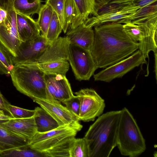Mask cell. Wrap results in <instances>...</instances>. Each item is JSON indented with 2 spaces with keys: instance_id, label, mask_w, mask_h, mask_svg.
Returning <instances> with one entry per match:
<instances>
[{
  "instance_id": "6da1fadb",
  "label": "cell",
  "mask_w": 157,
  "mask_h": 157,
  "mask_svg": "<svg viewBox=\"0 0 157 157\" xmlns=\"http://www.w3.org/2000/svg\"><path fill=\"white\" fill-rule=\"evenodd\" d=\"M93 43L90 51L97 68H105L136 52L139 43L131 39L118 22L94 27Z\"/></svg>"
},
{
  "instance_id": "7a4b0ae2",
  "label": "cell",
  "mask_w": 157,
  "mask_h": 157,
  "mask_svg": "<svg viewBox=\"0 0 157 157\" xmlns=\"http://www.w3.org/2000/svg\"><path fill=\"white\" fill-rule=\"evenodd\" d=\"M121 111L102 114L89 127L84 137L89 145V157H108L117 146Z\"/></svg>"
},
{
  "instance_id": "3957f363",
  "label": "cell",
  "mask_w": 157,
  "mask_h": 157,
  "mask_svg": "<svg viewBox=\"0 0 157 157\" xmlns=\"http://www.w3.org/2000/svg\"><path fill=\"white\" fill-rule=\"evenodd\" d=\"M78 132L73 127L64 125L45 132H37L28 142V146L45 157H70L69 145Z\"/></svg>"
},
{
  "instance_id": "277c9868",
  "label": "cell",
  "mask_w": 157,
  "mask_h": 157,
  "mask_svg": "<svg viewBox=\"0 0 157 157\" xmlns=\"http://www.w3.org/2000/svg\"><path fill=\"white\" fill-rule=\"evenodd\" d=\"M10 74L13 85L20 92L33 100L49 99L45 73L37 62L14 65Z\"/></svg>"
},
{
  "instance_id": "5b68a950",
  "label": "cell",
  "mask_w": 157,
  "mask_h": 157,
  "mask_svg": "<svg viewBox=\"0 0 157 157\" xmlns=\"http://www.w3.org/2000/svg\"><path fill=\"white\" fill-rule=\"evenodd\" d=\"M121 111L117 146L123 155L138 156L146 149L145 140L136 120L128 110L124 107Z\"/></svg>"
},
{
  "instance_id": "8992f818",
  "label": "cell",
  "mask_w": 157,
  "mask_h": 157,
  "mask_svg": "<svg viewBox=\"0 0 157 157\" xmlns=\"http://www.w3.org/2000/svg\"><path fill=\"white\" fill-rule=\"evenodd\" d=\"M68 60L79 81L89 80L97 69L90 51L74 44L69 45Z\"/></svg>"
},
{
  "instance_id": "52a82bcc",
  "label": "cell",
  "mask_w": 157,
  "mask_h": 157,
  "mask_svg": "<svg viewBox=\"0 0 157 157\" xmlns=\"http://www.w3.org/2000/svg\"><path fill=\"white\" fill-rule=\"evenodd\" d=\"M13 2L8 0L4 8L8 14L5 21L0 24V43L13 56H15L21 43L17 32L16 13L13 6Z\"/></svg>"
},
{
  "instance_id": "ba28073f",
  "label": "cell",
  "mask_w": 157,
  "mask_h": 157,
  "mask_svg": "<svg viewBox=\"0 0 157 157\" xmlns=\"http://www.w3.org/2000/svg\"><path fill=\"white\" fill-rule=\"evenodd\" d=\"M75 94L80 102L79 121H93L102 114L105 106V101L94 90L82 89Z\"/></svg>"
},
{
  "instance_id": "9c48e42d",
  "label": "cell",
  "mask_w": 157,
  "mask_h": 157,
  "mask_svg": "<svg viewBox=\"0 0 157 157\" xmlns=\"http://www.w3.org/2000/svg\"><path fill=\"white\" fill-rule=\"evenodd\" d=\"M147 63L146 59L138 50L126 58L94 75V78L96 81L109 82L115 78L122 77L135 67Z\"/></svg>"
},
{
  "instance_id": "30bf717a",
  "label": "cell",
  "mask_w": 157,
  "mask_h": 157,
  "mask_svg": "<svg viewBox=\"0 0 157 157\" xmlns=\"http://www.w3.org/2000/svg\"><path fill=\"white\" fill-rule=\"evenodd\" d=\"M33 101L39 104L57 121L59 126H68L80 131L82 128L78 118L61 102L54 99H35Z\"/></svg>"
},
{
  "instance_id": "8fae6325",
  "label": "cell",
  "mask_w": 157,
  "mask_h": 157,
  "mask_svg": "<svg viewBox=\"0 0 157 157\" xmlns=\"http://www.w3.org/2000/svg\"><path fill=\"white\" fill-rule=\"evenodd\" d=\"M48 43L46 37L41 34L32 40L22 42L16 52L12 57L14 65L37 62L46 49Z\"/></svg>"
},
{
  "instance_id": "7c38bea8",
  "label": "cell",
  "mask_w": 157,
  "mask_h": 157,
  "mask_svg": "<svg viewBox=\"0 0 157 157\" xmlns=\"http://www.w3.org/2000/svg\"><path fill=\"white\" fill-rule=\"evenodd\" d=\"M45 79L49 99L62 102L74 96L65 75L45 73Z\"/></svg>"
},
{
  "instance_id": "4fadbf2b",
  "label": "cell",
  "mask_w": 157,
  "mask_h": 157,
  "mask_svg": "<svg viewBox=\"0 0 157 157\" xmlns=\"http://www.w3.org/2000/svg\"><path fill=\"white\" fill-rule=\"evenodd\" d=\"M140 36L139 50L144 58L149 59V54L152 51L154 55L157 52V17L139 24Z\"/></svg>"
},
{
  "instance_id": "5bb4252c",
  "label": "cell",
  "mask_w": 157,
  "mask_h": 157,
  "mask_svg": "<svg viewBox=\"0 0 157 157\" xmlns=\"http://www.w3.org/2000/svg\"><path fill=\"white\" fill-rule=\"evenodd\" d=\"M74 0L76 6L77 14L70 25L71 29L76 28L91 16H96L99 9L109 0Z\"/></svg>"
},
{
  "instance_id": "9a60e30c",
  "label": "cell",
  "mask_w": 157,
  "mask_h": 157,
  "mask_svg": "<svg viewBox=\"0 0 157 157\" xmlns=\"http://www.w3.org/2000/svg\"><path fill=\"white\" fill-rule=\"evenodd\" d=\"M70 41L66 36L59 37L48 45L37 61L44 63L61 60H67Z\"/></svg>"
},
{
  "instance_id": "2e32d148",
  "label": "cell",
  "mask_w": 157,
  "mask_h": 157,
  "mask_svg": "<svg viewBox=\"0 0 157 157\" xmlns=\"http://www.w3.org/2000/svg\"><path fill=\"white\" fill-rule=\"evenodd\" d=\"M0 124L28 142L37 132L33 116L25 118H12Z\"/></svg>"
},
{
  "instance_id": "e0dca14e",
  "label": "cell",
  "mask_w": 157,
  "mask_h": 157,
  "mask_svg": "<svg viewBox=\"0 0 157 157\" xmlns=\"http://www.w3.org/2000/svg\"><path fill=\"white\" fill-rule=\"evenodd\" d=\"M139 8L134 5L129 6L118 11L91 17L83 23L92 28L106 23L118 22L130 17Z\"/></svg>"
},
{
  "instance_id": "ac0fdd59",
  "label": "cell",
  "mask_w": 157,
  "mask_h": 157,
  "mask_svg": "<svg viewBox=\"0 0 157 157\" xmlns=\"http://www.w3.org/2000/svg\"><path fill=\"white\" fill-rule=\"evenodd\" d=\"M16 24L18 35L22 42L32 40L41 34L36 22L30 16L16 13Z\"/></svg>"
},
{
  "instance_id": "d6986e66",
  "label": "cell",
  "mask_w": 157,
  "mask_h": 157,
  "mask_svg": "<svg viewBox=\"0 0 157 157\" xmlns=\"http://www.w3.org/2000/svg\"><path fill=\"white\" fill-rule=\"evenodd\" d=\"M66 36L70 43L90 51L94 40V31L92 28L88 27L82 23L75 29H70Z\"/></svg>"
},
{
  "instance_id": "ffe728a7",
  "label": "cell",
  "mask_w": 157,
  "mask_h": 157,
  "mask_svg": "<svg viewBox=\"0 0 157 157\" xmlns=\"http://www.w3.org/2000/svg\"><path fill=\"white\" fill-rule=\"evenodd\" d=\"M28 145V141L0 124V153Z\"/></svg>"
},
{
  "instance_id": "44dd1931",
  "label": "cell",
  "mask_w": 157,
  "mask_h": 157,
  "mask_svg": "<svg viewBox=\"0 0 157 157\" xmlns=\"http://www.w3.org/2000/svg\"><path fill=\"white\" fill-rule=\"evenodd\" d=\"M157 17V1L138 9L130 17L118 22L124 24L128 22L138 24Z\"/></svg>"
},
{
  "instance_id": "7402d4cb",
  "label": "cell",
  "mask_w": 157,
  "mask_h": 157,
  "mask_svg": "<svg viewBox=\"0 0 157 157\" xmlns=\"http://www.w3.org/2000/svg\"><path fill=\"white\" fill-rule=\"evenodd\" d=\"M33 116L37 132L44 133L53 130L59 125L57 121L46 111L41 107L34 109Z\"/></svg>"
},
{
  "instance_id": "603a6c76",
  "label": "cell",
  "mask_w": 157,
  "mask_h": 157,
  "mask_svg": "<svg viewBox=\"0 0 157 157\" xmlns=\"http://www.w3.org/2000/svg\"><path fill=\"white\" fill-rule=\"evenodd\" d=\"M13 6L16 13L30 16L38 14L42 5L40 0H14Z\"/></svg>"
},
{
  "instance_id": "cb8c5ba5",
  "label": "cell",
  "mask_w": 157,
  "mask_h": 157,
  "mask_svg": "<svg viewBox=\"0 0 157 157\" xmlns=\"http://www.w3.org/2000/svg\"><path fill=\"white\" fill-rule=\"evenodd\" d=\"M37 63L39 68L45 74L65 75L69 67V63L67 60L44 63L37 62Z\"/></svg>"
},
{
  "instance_id": "d4e9b609",
  "label": "cell",
  "mask_w": 157,
  "mask_h": 157,
  "mask_svg": "<svg viewBox=\"0 0 157 157\" xmlns=\"http://www.w3.org/2000/svg\"><path fill=\"white\" fill-rule=\"evenodd\" d=\"M53 12L51 6L45 3L42 5L38 13V18L36 22L41 35L46 37Z\"/></svg>"
},
{
  "instance_id": "484cf974",
  "label": "cell",
  "mask_w": 157,
  "mask_h": 157,
  "mask_svg": "<svg viewBox=\"0 0 157 157\" xmlns=\"http://www.w3.org/2000/svg\"><path fill=\"white\" fill-rule=\"evenodd\" d=\"M70 157H89V150L87 140L84 137L74 138L69 147Z\"/></svg>"
},
{
  "instance_id": "4316f807",
  "label": "cell",
  "mask_w": 157,
  "mask_h": 157,
  "mask_svg": "<svg viewBox=\"0 0 157 157\" xmlns=\"http://www.w3.org/2000/svg\"><path fill=\"white\" fill-rule=\"evenodd\" d=\"M0 157H44L41 153L33 150L28 145L3 151Z\"/></svg>"
},
{
  "instance_id": "83f0119b",
  "label": "cell",
  "mask_w": 157,
  "mask_h": 157,
  "mask_svg": "<svg viewBox=\"0 0 157 157\" xmlns=\"http://www.w3.org/2000/svg\"><path fill=\"white\" fill-rule=\"evenodd\" d=\"M134 1L109 0L99 9L96 16L121 10L126 7L134 5Z\"/></svg>"
},
{
  "instance_id": "f1b7e54d",
  "label": "cell",
  "mask_w": 157,
  "mask_h": 157,
  "mask_svg": "<svg viewBox=\"0 0 157 157\" xmlns=\"http://www.w3.org/2000/svg\"><path fill=\"white\" fill-rule=\"evenodd\" d=\"M62 30V28L58 17L53 10L46 36V38L48 44H49L57 39Z\"/></svg>"
},
{
  "instance_id": "f546056e",
  "label": "cell",
  "mask_w": 157,
  "mask_h": 157,
  "mask_svg": "<svg viewBox=\"0 0 157 157\" xmlns=\"http://www.w3.org/2000/svg\"><path fill=\"white\" fill-rule=\"evenodd\" d=\"M12 56L0 43V74H10L13 68Z\"/></svg>"
},
{
  "instance_id": "4dcf8cb0",
  "label": "cell",
  "mask_w": 157,
  "mask_h": 157,
  "mask_svg": "<svg viewBox=\"0 0 157 157\" xmlns=\"http://www.w3.org/2000/svg\"><path fill=\"white\" fill-rule=\"evenodd\" d=\"M65 0H46V3L50 5L57 14L62 30L66 33L68 28L66 26L64 15L63 9Z\"/></svg>"
},
{
  "instance_id": "1f68e13d",
  "label": "cell",
  "mask_w": 157,
  "mask_h": 157,
  "mask_svg": "<svg viewBox=\"0 0 157 157\" xmlns=\"http://www.w3.org/2000/svg\"><path fill=\"white\" fill-rule=\"evenodd\" d=\"M77 14V10L74 0H65L63 9V15L66 25L67 28L71 24Z\"/></svg>"
},
{
  "instance_id": "d6a6232c",
  "label": "cell",
  "mask_w": 157,
  "mask_h": 157,
  "mask_svg": "<svg viewBox=\"0 0 157 157\" xmlns=\"http://www.w3.org/2000/svg\"><path fill=\"white\" fill-rule=\"evenodd\" d=\"M8 108L13 118H25L33 116L35 110L27 109L11 105L10 103Z\"/></svg>"
},
{
  "instance_id": "836d02e7",
  "label": "cell",
  "mask_w": 157,
  "mask_h": 157,
  "mask_svg": "<svg viewBox=\"0 0 157 157\" xmlns=\"http://www.w3.org/2000/svg\"><path fill=\"white\" fill-rule=\"evenodd\" d=\"M123 30L132 40L139 41L140 38V30L138 25L128 22L123 25Z\"/></svg>"
},
{
  "instance_id": "e575fe53",
  "label": "cell",
  "mask_w": 157,
  "mask_h": 157,
  "mask_svg": "<svg viewBox=\"0 0 157 157\" xmlns=\"http://www.w3.org/2000/svg\"><path fill=\"white\" fill-rule=\"evenodd\" d=\"M65 106L78 118L80 110V102L76 96H74L69 99L62 102Z\"/></svg>"
},
{
  "instance_id": "d590c367",
  "label": "cell",
  "mask_w": 157,
  "mask_h": 157,
  "mask_svg": "<svg viewBox=\"0 0 157 157\" xmlns=\"http://www.w3.org/2000/svg\"><path fill=\"white\" fill-rule=\"evenodd\" d=\"M10 103L4 98L0 91V110L4 111L5 114L11 117L8 108Z\"/></svg>"
},
{
  "instance_id": "8d00e7d4",
  "label": "cell",
  "mask_w": 157,
  "mask_h": 157,
  "mask_svg": "<svg viewBox=\"0 0 157 157\" xmlns=\"http://www.w3.org/2000/svg\"><path fill=\"white\" fill-rule=\"evenodd\" d=\"M156 1L157 0H134L133 4L141 8Z\"/></svg>"
},
{
  "instance_id": "74e56055",
  "label": "cell",
  "mask_w": 157,
  "mask_h": 157,
  "mask_svg": "<svg viewBox=\"0 0 157 157\" xmlns=\"http://www.w3.org/2000/svg\"><path fill=\"white\" fill-rule=\"evenodd\" d=\"M8 12L6 10L0 6V24L3 22L7 16Z\"/></svg>"
},
{
  "instance_id": "f35d334b",
  "label": "cell",
  "mask_w": 157,
  "mask_h": 157,
  "mask_svg": "<svg viewBox=\"0 0 157 157\" xmlns=\"http://www.w3.org/2000/svg\"><path fill=\"white\" fill-rule=\"evenodd\" d=\"M12 118L13 117L6 114L0 115V124L8 121Z\"/></svg>"
},
{
  "instance_id": "ab89813d",
  "label": "cell",
  "mask_w": 157,
  "mask_h": 157,
  "mask_svg": "<svg viewBox=\"0 0 157 157\" xmlns=\"http://www.w3.org/2000/svg\"><path fill=\"white\" fill-rule=\"evenodd\" d=\"M6 114L3 111L0 110V115Z\"/></svg>"
}]
</instances>
